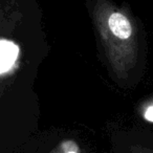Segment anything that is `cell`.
<instances>
[{
  "label": "cell",
  "instance_id": "6da1fadb",
  "mask_svg": "<svg viewBox=\"0 0 153 153\" xmlns=\"http://www.w3.org/2000/svg\"><path fill=\"white\" fill-rule=\"evenodd\" d=\"M109 27L113 35L119 37L120 39H127L131 35V25L128 19L122 14L113 13L109 17Z\"/></svg>",
  "mask_w": 153,
  "mask_h": 153
},
{
  "label": "cell",
  "instance_id": "7a4b0ae2",
  "mask_svg": "<svg viewBox=\"0 0 153 153\" xmlns=\"http://www.w3.org/2000/svg\"><path fill=\"white\" fill-rule=\"evenodd\" d=\"M17 53L18 48L13 43L7 41L0 42V72L5 71L11 67Z\"/></svg>",
  "mask_w": 153,
  "mask_h": 153
},
{
  "label": "cell",
  "instance_id": "277c9868",
  "mask_svg": "<svg viewBox=\"0 0 153 153\" xmlns=\"http://www.w3.org/2000/svg\"><path fill=\"white\" fill-rule=\"evenodd\" d=\"M68 153H76V152H68Z\"/></svg>",
  "mask_w": 153,
  "mask_h": 153
},
{
  "label": "cell",
  "instance_id": "3957f363",
  "mask_svg": "<svg viewBox=\"0 0 153 153\" xmlns=\"http://www.w3.org/2000/svg\"><path fill=\"white\" fill-rule=\"evenodd\" d=\"M145 117H146V120H148L149 122H153V106L149 107V108L147 109L146 113H145Z\"/></svg>",
  "mask_w": 153,
  "mask_h": 153
}]
</instances>
